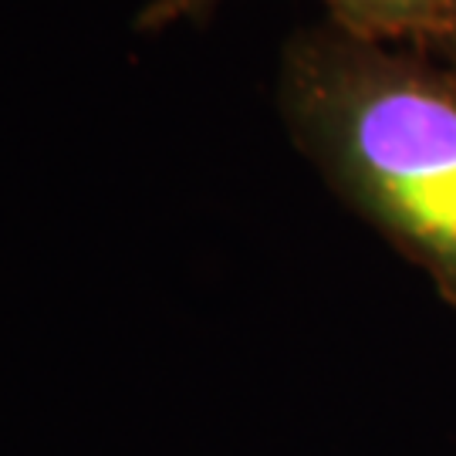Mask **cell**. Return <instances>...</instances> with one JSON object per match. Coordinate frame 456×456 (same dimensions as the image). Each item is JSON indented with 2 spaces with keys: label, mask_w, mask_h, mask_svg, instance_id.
<instances>
[{
  "label": "cell",
  "mask_w": 456,
  "mask_h": 456,
  "mask_svg": "<svg viewBox=\"0 0 456 456\" xmlns=\"http://www.w3.org/2000/svg\"><path fill=\"white\" fill-rule=\"evenodd\" d=\"M412 48L433 54L440 65H446L456 75V24L446 34H440V37H433V41H426V45H412Z\"/></svg>",
  "instance_id": "3"
},
{
  "label": "cell",
  "mask_w": 456,
  "mask_h": 456,
  "mask_svg": "<svg viewBox=\"0 0 456 456\" xmlns=\"http://www.w3.org/2000/svg\"><path fill=\"white\" fill-rule=\"evenodd\" d=\"M294 146L456 308V75L433 54L345 31L291 37L277 82Z\"/></svg>",
  "instance_id": "1"
},
{
  "label": "cell",
  "mask_w": 456,
  "mask_h": 456,
  "mask_svg": "<svg viewBox=\"0 0 456 456\" xmlns=\"http://www.w3.org/2000/svg\"><path fill=\"white\" fill-rule=\"evenodd\" d=\"M220 0H149L139 31H166L180 20L210 14ZM328 20L345 31L395 45H426L456 24V0H325Z\"/></svg>",
  "instance_id": "2"
}]
</instances>
